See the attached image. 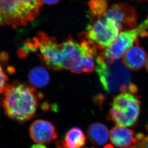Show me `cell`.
<instances>
[{
	"label": "cell",
	"mask_w": 148,
	"mask_h": 148,
	"mask_svg": "<svg viewBox=\"0 0 148 148\" xmlns=\"http://www.w3.org/2000/svg\"><path fill=\"white\" fill-rule=\"evenodd\" d=\"M3 100L4 112L10 119L18 122H26L35 116L39 100L43 97L34 87L16 81L9 84Z\"/></svg>",
	"instance_id": "obj_1"
},
{
	"label": "cell",
	"mask_w": 148,
	"mask_h": 148,
	"mask_svg": "<svg viewBox=\"0 0 148 148\" xmlns=\"http://www.w3.org/2000/svg\"><path fill=\"white\" fill-rule=\"evenodd\" d=\"M95 63L100 81L106 92H137L138 89L132 82L130 70L124 66L122 60H108L102 54L97 55Z\"/></svg>",
	"instance_id": "obj_2"
},
{
	"label": "cell",
	"mask_w": 148,
	"mask_h": 148,
	"mask_svg": "<svg viewBox=\"0 0 148 148\" xmlns=\"http://www.w3.org/2000/svg\"><path fill=\"white\" fill-rule=\"evenodd\" d=\"M42 4L41 0H0V26L27 25L38 16Z\"/></svg>",
	"instance_id": "obj_3"
},
{
	"label": "cell",
	"mask_w": 148,
	"mask_h": 148,
	"mask_svg": "<svg viewBox=\"0 0 148 148\" xmlns=\"http://www.w3.org/2000/svg\"><path fill=\"white\" fill-rule=\"evenodd\" d=\"M107 119L117 126L131 127L138 121L140 101L135 94L122 92L113 98Z\"/></svg>",
	"instance_id": "obj_4"
},
{
	"label": "cell",
	"mask_w": 148,
	"mask_h": 148,
	"mask_svg": "<svg viewBox=\"0 0 148 148\" xmlns=\"http://www.w3.org/2000/svg\"><path fill=\"white\" fill-rule=\"evenodd\" d=\"M148 36V16L135 28L121 31L115 41L104 49L102 54L108 60H118L129 49L138 43L139 38Z\"/></svg>",
	"instance_id": "obj_5"
},
{
	"label": "cell",
	"mask_w": 148,
	"mask_h": 148,
	"mask_svg": "<svg viewBox=\"0 0 148 148\" xmlns=\"http://www.w3.org/2000/svg\"><path fill=\"white\" fill-rule=\"evenodd\" d=\"M34 39L39 49L41 60L47 68L59 71L64 69V60L61 44L47 34L39 32Z\"/></svg>",
	"instance_id": "obj_6"
},
{
	"label": "cell",
	"mask_w": 148,
	"mask_h": 148,
	"mask_svg": "<svg viewBox=\"0 0 148 148\" xmlns=\"http://www.w3.org/2000/svg\"><path fill=\"white\" fill-rule=\"evenodd\" d=\"M119 32L115 23L104 16L88 26L85 38L95 44L98 49H105L116 39Z\"/></svg>",
	"instance_id": "obj_7"
},
{
	"label": "cell",
	"mask_w": 148,
	"mask_h": 148,
	"mask_svg": "<svg viewBox=\"0 0 148 148\" xmlns=\"http://www.w3.org/2000/svg\"><path fill=\"white\" fill-rule=\"evenodd\" d=\"M104 17L113 21L119 31L135 28L138 19L135 7L127 3L113 4L108 9Z\"/></svg>",
	"instance_id": "obj_8"
},
{
	"label": "cell",
	"mask_w": 148,
	"mask_h": 148,
	"mask_svg": "<svg viewBox=\"0 0 148 148\" xmlns=\"http://www.w3.org/2000/svg\"><path fill=\"white\" fill-rule=\"evenodd\" d=\"M30 134L31 139L37 144H48L58 138L55 126L50 122L42 119L36 120L32 123Z\"/></svg>",
	"instance_id": "obj_9"
},
{
	"label": "cell",
	"mask_w": 148,
	"mask_h": 148,
	"mask_svg": "<svg viewBox=\"0 0 148 148\" xmlns=\"http://www.w3.org/2000/svg\"><path fill=\"white\" fill-rule=\"evenodd\" d=\"M110 138L112 143L119 148H138L139 133L136 134L127 127L116 126L111 130Z\"/></svg>",
	"instance_id": "obj_10"
},
{
	"label": "cell",
	"mask_w": 148,
	"mask_h": 148,
	"mask_svg": "<svg viewBox=\"0 0 148 148\" xmlns=\"http://www.w3.org/2000/svg\"><path fill=\"white\" fill-rule=\"evenodd\" d=\"M146 52L137 43L129 49L122 56V62L129 70L138 71L145 65Z\"/></svg>",
	"instance_id": "obj_11"
},
{
	"label": "cell",
	"mask_w": 148,
	"mask_h": 148,
	"mask_svg": "<svg viewBox=\"0 0 148 148\" xmlns=\"http://www.w3.org/2000/svg\"><path fill=\"white\" fill-rule=\"evenodd\" d=\"M64 60V69H70L72 63L81 55L80 44L70 38L61 43Z\"/></svg>",
	"instance_id": "obj_12"
},
{
	"label": "cell",
	"mask_w": 148,
	"mask_h": 148,
	"mask_svg": "<svg viewBox=\"0 0 148 148\" xmlns=\"http://www.w3.org/2000/svg\"><path fill=\"white\" fill-rule=\"evenodd\" d=\"M87 136L91 143L95 145H104L110 138L107 127L101 123H92L89 127Z\"/></svg>",
	"instance_id": "obj_13"
},
{
	"label": "cell",
	"mask_w": 148,
	"mask_h": 148,
	"mask_svg": "<svg viewBox=\"0 0 148 148\" xmlns=\"http://www.w3.org/2000/svg\"><path fill=\"white\" fill-rule=\"evenodd\" d=\"M96 55L92 53L82 54L72 63L71 71L77 74L92 73L95 68L94 57Z\"/></svg>",
	"instance_id": "obj_14"
},
{
	"label": "cell",
	"mask_w": 148,
	"mask_h": 148,
	"mask_svg": "<svg viewBox=\"0 0 148 148\" xmlns=\"http://www.w3.org/2000/svg\"><path fill=\"white\" fill-rule=\"evenodd\" d=\"M86 137L82 130L78 127L69 130L64 140L68 148H81L85 145Z\"/></svg>",
	"instance_id": "obj_15"
},
{
	"label": "cell",
	"mask_w": 148,
	"mask_h": 148,
	"mask_svg": "<svg viewBox=\"0 0 148 148\" xmlns=\"http://www.w3.org/2000/svg\"><path fill=\"white\" fill-rule=\"evenodd\" d=\"M28 79L31 85L38 88L46 87L50 82L48 71L41 67H35L30 71Z\"/></svg>",
	"instance_id": "obj_16"
},
{
	"label": "cell",
	"mask_w": 148,
	"mask_h": 148,
	"mask_svg": "<svg viewBox=\"0 0 148 148\" xmlns=\"http://www.w3.org/2000/svg\"><path fill=\"white\" fill-rule=\"evenodd\" d=\"M88 4L89 13L93 18H102L107 11V0H89Z\"/></svg>",
	"instance_id": "obj_17"
},
{
	"label": "cell",
	"mask_w": 148,
	"mask_h": 148,
	"mask_svg": "<svg viewBox=\"0 0 148 148\" xmlns=\"http://www.w3.org/2000/svg\"><path fill=\"white\" fill-rule=\"evenodd\" d=\"M8 85V77L0 65V95L4 93Z\"/></svg>",
	"instance_id": "obj_18"
},
{
	"label": "cell",
	"mask_w": 148,
	"mask_h": 148,
	"mask_svg": "<svg viewBox=\"0 0 148 148\" xmlns=\"http://www.w3.org/2000/svg\"><path fill=\"white\" fill-rule=\"evenodd\" d=\"M146 130L148 132V122L146 125ZM138 148H148V134L147 136H145L143 134L140 133Z\"/></svg>",
	"instance_id": "obj_19"
},
{
	"label": "cell",
	"mask_w": 148,
	"mask_h": 148,
	"mask_svg": "<svg viewBox=\"0 0 148 148\" xmlns=\"http://www.w3.org/2000/svg\"><path fill=\"white\" fill-rule=\"evenodd\" d=\"M56 148H68L64 144V141L62 140H59L55 143ZM81 148H95L94 147H82Z\"/></svg>",
	"instance_id": "obj_20"
},
{
	"label": "cell",
	"mask_w": 148,
	"mask_h": 148,
	"mask_svg": "<svg viewBox=\"0 0 148 148\" xmlns=\"http://www.w3.org/2000/svg\"><path fill=\"white\" fill-rule=\"evenodd\" d=\"M60 0H41L43 3H45L48 5H53L57 4L59 3Z\"/></svg>",
	"instance_id": "obj_21"
},
{
	"label": "cell",
	"mask_w": 148,
	"mask_h": 148,
	"mask_svg": "<svg viewBox=\"0 0 148 148\" xmlns=\"http://www.w3.org/2000/svg\"><path fill=\"white\" fill-rule=\"evenodd\" d=\"M31 148H47L43 144H37L32 146Z\"/></svg>",
	"instance_id": "obj_22"
},
{
	"label": "cell",
	"mask_w": 148,
	"mask_h": 148,
	"mask_svg": "<svg viewBox=\"0 0 148 148\" xmlns=\"http://www.w3.org/2000/svg\"><path fill=\"white\" fill-rule=\"evenodd\" d=\"M104 148H115V147H113V146L111 144H109L106 145Z\"/></svg>",
	"instance_id": "obj_23"
},
{
	"label": "cell",
	"mask_w": 148,
	"mask_h": 148,
	"mask_svg": "<svg viewBox=\"0 0 148 148\" xmlns=\"http://www.w3.org/2000/svg\"><path fill=\"white\" fill-rule=\"evenodd\" d=\"M145 67L146 69V70H147V71H148V56H147L146 62Z\"/></svg>",
	"instance_id": "obj_24"
},
{
	"label": "cell",
	"mask_w": 148,
	"mask_h": 148,
	"mask_svg": "<svg viewBox=\"0 0 148 148\" xmlns=\"http://www.w3.org/2000/svg\"><path fill=\"white\" fill-rule=\"evenodd\" d=\"M131 1H138L139 3H141L142 1H146V2H148V0H131Z\"/></svg>",
	"instance_id": "obj_25"
}]
</instances>
